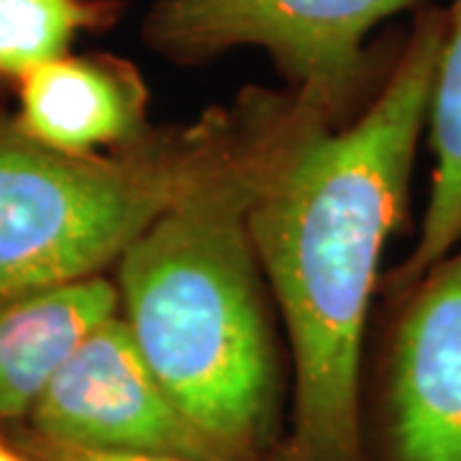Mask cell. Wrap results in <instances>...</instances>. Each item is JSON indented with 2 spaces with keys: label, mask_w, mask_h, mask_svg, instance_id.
I'll list each match as a JSON object with an SVG mask.
<instances>
[{
  "label": "cell",
  "mask_w": 461,
  "mask_h": 461,
  "mask_svg": "<svg viewBox=\"0 0 461 461\" xmlns=\"http://www.w3.org/2000/svg\"><path fill=\"white\" fill-rule=\"evenodd\" d=\"M247 139L218 121L105 157L0 123V297L100 275Z\"/></svg>",
  "instance_id": "obj_3"
},
{
  "label": "cell",
  "mask_w": 461,
  "mask_h": 461,
  "mask_svg": "<svg viewBox=\"0 0 461 461\" xmlns=\"http://www.w3.org/2000/svg\"><path fill=\"white\" fill-rule=\"evenodd\" d=\"M36 451L44 461H208L187 459V456H169V454H136V451H95V448H77V446L51 444L39 438Z\"/></svg>",
  "instance_id": "obj_11"
},
{
  "label": "cell",
  "mask_w": 461,
  "mask_h": 461,
  "mask_svg": "<svg viewBox=\"0 0 461 461\" xmlns=\"http://www.w3.org/2000/svg\"><path fill=\"white\" fill-rule=\"evenodd\" d=\"M311 111L262 126L118 257V313L185 418L226 456L251 454L275 412V348L249 233L257 187Z\"/></svg>",
  "instance_id": "obj_2"
},
{
  "label": "cell",
  "mask_w": 461,
  "mask_h": 461,
  "mask_svg": "<svg viewBox=\"0 0 461 461\" xmlns=\"http://www.w3.org/2000/svg\"><path fill=\"white\" fill-rule=\"evenodd\" d=\"M144 111V85L118 59L65 54L21 77V131L69 154L147 139Z\"/></svg>",
  "instance_id": "obj_7"
},
{
  "label": "cell",
  "mask_w": 461,
  "mask_h": 461,
  "mask_svg": "<svg viewBox=\"0 0 461 461\" xmlns=\"http://www.w3.org/2000/svg\"><path fill=\"white\" fill-rule=\"evenodd\" d=\"M441 36L444 18H426L351 126L326 131L311 108L251 200V244L295 366L287 461H359L364 329L382 251L405 213Z\"/></svg>",
  "instance_id": "obj_1"
},
{
  "label": "cell",
  "mask_w": 461,
  "mask_h": 461,
  "mask_svg": "<svg viewBox=\"0 0 461 461\" xmlns=\"http://www.w3.org/2000/svg\"><path fill=\"white\" fill-rule=\"evenodd\" d=\"M390 436L395 461H461V251L430 267L402 315Z\"/></svg>",
  "instance_id": "obj_6"
},
{
  "label": "cell",
  "mask_w": 461,
  "mask_h": 461,
  "mask_svg": "<svg viewBox=\"0 0 461 461\" xmlns=\"http://www.w3.org/2000/svg\"><path fill=\"white\" fill-rule=\"evenodd\" d=\"M118 313V287L100 275L0 297V420L29 415L90 330Z\"/></svg>",
  "instance_id": "obj_8"
},
{
  "label": "cell",
  "mask_w": 461,
  "mask_h": 461,
  "mask_svg": "<svg viewBox=\"0 0 461 461\" xmlns=\"http://www.w3.org/2000/svg\"><path fill=\"white\" fill-rule=\"evenodd\" d=\"M108 16L90 0H0V75L23 77L65 57L75 36Z\"/></svg>",
  "instance_id": "obj_10"
},
{
  "label": "cell",
  "mask_w": 461,
  "mask_h": 461,
  "mask_svg": "<svg viewBox=\"0 0 461 461\" xmlns=\"http://www.w3.org/2000/svg\"><path fill=\"white\" fill-rule=\"evenodd\" d=\"M51 444L230 461L167 395L121 313L85 336L29 412Z\"/></svg>",
  "instance_id": "obj_5"
},
{
  "label": "cell",
  "mask_w": 461,
  "mask_h": 461,
  "mask_svg": "<svg viewBox=\"0 0 461 461\" xmlns=\"http://www.w3.org/2000/svg\"><path fill=\"white\" fill-rule=\"evenodd\" d=\"M415 0H159L149 41L177 59H205L236 47L269 51L321 113L362 75L364 39Z\"/></svg>",
  "instance_id": "obj_4"
},
{
  "label": "cell",
  "mask_w": 461,
  "mask_h": 461,
  "mask_svg": "<svg viewBox=\"0 0 461 461\" xmlns=\"http://www.w3.org/2000/svg\"><path fill=\"white\" fill-rule=\"evenodd\" d=\"M0 461H26L23 456H18L16 451H11V448H5V446L0 444Z\"/></svg>",
  "instance_id": "obj_12"
},
{
  "label": "cell",
  "mask_w": 461,
  "mask_h": 461,
  "mask_svg": "<svg viewBox=\"0 0 461 461\" xmlns=\"http://www.w3.org/2000/svg\"><path fill=\"white\" fill-rule=\"evenodd\" d=\"M430 141L436 154L433 185L418 247L402 269V282L426 275L461 241V0L444 18V36L436 59L429 100Z\"/></svg>",
  "instance_id": "obj_9"
}]
</instances>
